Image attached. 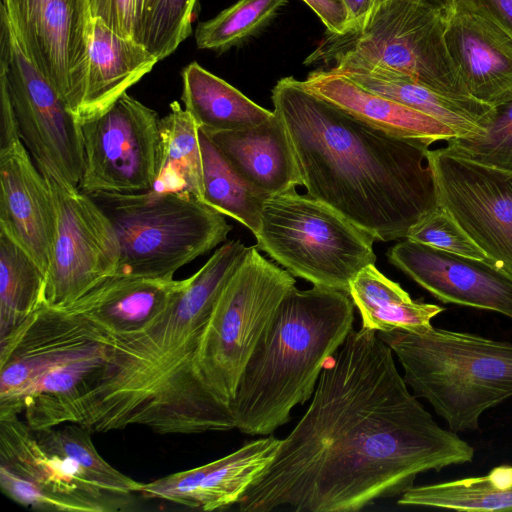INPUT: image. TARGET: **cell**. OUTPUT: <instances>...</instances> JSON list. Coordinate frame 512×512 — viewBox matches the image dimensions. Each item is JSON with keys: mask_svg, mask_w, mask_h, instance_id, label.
Listing matches in <instances>:
<instances>
[{"mask_svg": "<svg viewBox=\"0 0 512 512\" xmlns=\"http://www.w3.org/2000/svg\"><path fill=\"white\" fill-rule=\"evenodd\" d=\"M157 62L141 42L119 35L100 18H91L88 70L77 121L81 124L104 113Z\"/></svg>", "mask_w": 512, "mask_h": 512, "instance_id": "cell-22", "label": "cell"}, {"mask_svg": "<svg viewBox=\"0 0 512 512\" xmlns=\"http://www.w3.org/2000/svg\"><path fill=\"white\" fill-rule=\"evenodd\" d=\"M448 51L468 94L493 106L512 99V37L482 15L454 4L447 12Z\"/></svg>", "mask_w": 512, "mask_h": 512, "instance_id": "cell-20", "label": "cell"}, {"mask_svg": "<svg viewBox=\"0 0 512 512\" xmlns=\"http://www.w3.org/2000/svg\"><path fill=\"white\" fill-rule=\"evenodd\" d=\"M302 84L312 94L392 135L421 140L428 145L457 136L443 122L370 92L330 70H314Z\"/></svg>", "mask_w": 512, "mask_h": 512, "instance_id": "cell-24", "label": "cell"}, {"mask_svg": "<svg viewBox=\"0 0 512 512\" xmlns=\"http://www.w3.org/2000/svg\"><path fill=\"white\" fill-rule=\"evenodd\" d=\"M0 82L10 95L22 142L36 162L79 187L84 168L81 124L28 56L0 7Z\"/></svg>", "mask_w": 512, "mask_h": 512, "instance_id": "cell-10", "label": "cell"}, {"mask_svg": "<svg viewBox=\"0 0 512 512\" xmlns=\"http://www.w3.org/2000/svg\"><path fill=\"white\" fill-rule=\"evenodd\" d=\"M358 309L361 328L378 332L418 331L444 308L414 301L401 286L384 276L375 264L363 268L349 284L348 291Z\"/></svg>", "mask_w": 512, "mask_h": 512, "instance_id": "cell-27", "label": "cell"}, {"mask_svg": "<svg viewBox=\"0 0 512 512\" xmlns=\"http://www.w3.org/2000/svg\"><path fill=\"white\" fill-rule=\"evenodd\" d=\"M255 238L256 247L293 276L346 293L350 281L376 261L370 234L296 190L265 201Z\"/></svg>", "mask_w": 512, "mask_h": 512, "instance_id": "cell-9", "label": "cell"}, {"mask_svg": "<svg viewBox=\"0 0 512 512\" xmlns=\"http://www.w3.org/2000/svg\"><path fill=\"white\" fill-rule=\"evenodd\" d=\"M474 454L410 392L377 332L352 329L239 510L356 512L402 495L419 474L469 463Z\"/></svg>", "mask_w": 512, "mask_h": 512, "instance_id": "cell-1", "label": "cell"}, {"mask_svg": "<svg viewBox=\"0 0 512 512\" xmlns=\"http://www.w3.org/2000/svg\"><path fill=\"white\" fill-rule=\"evenodd\" d=\"M187 280L115 274L61 309L107 334L136 333L159 319Z\"/></svg>", "mask_w": 512, "mask_h": 512, "instance_id": "cell-21", "label": "cell"}, {"mask_svg": "<svg viewBox=\"0 0 512 512\" xmlns=\"http://www.w3.org/2000/svg\"><path fill=\"white\" fill-rule=\"evenodd\" d=\"M90 196L115 228L118 275L174 279L182 266L224 242L232 228L223 214L189 194L150 190Z\"/></svg>", "mask_w": 512, "mask_h": 512, "instance_id": "cell-6", "label": "cell"}, {"mask_svg": "<svg viewBox=\"0 0 512 512\" xmlns=\"http://www.w3.org/2000/svg\"><path fill=\"white\" fill-rule=\"evenodd\" d=\"M280 439L267 435L202 466L143 483L140 494L202 511L238 504L273 460Z\"/></svg>", "mask_w": 512, "mask_h": 512, "instance_id": "cell-19", "label": "cell"}, {"mask_svg": "<svg viewBox=\"0 0 512 512\" xmlns=\"http://www.w3.org/2000/svg\"><path fill=\"white\" fill-rule=\"evenodd\" d=\"M285 4L286 0H238L214 18L198 24L197 47L226 51L266 26Z\"/></svg>", "mask_w": 512, "mask_h": 512, "instance_id": "cell-33", "label": "cell"}, {"mask_svg": "<svg viewBox=\"0 0 512 512\" xmlns=\"http://www.w3.org/2000/svg\"><path fill=\"white\" fill-rule=\"evenodd\" d=\"M382 1L383 0H343L350 20L349 30L364 27Z\"/></svg>", "mask_w": 512, "mask_h": 512, "instance_id": "cell-41", "label": "cell"}, {"mask_svg": "<svg viewBox=\"0 0 512 512\" xmlns=\"http://www.w3.org/2000/svg\"><path fill=\"white\" fill-rule=\"evenodd\" d=\"M454 4L482 15L512 37V0H454Z\"/></svg>", "mask_w": 512, "mask_h": 512, "instance_id": "cell-38", "label": "cell"}, {"mask_svg": "<svg viewBox=\"0 0 512 512\" xmlns=\"http://www.w3.org/2000/svg\"><path fill=\"white\" fill-rule=\"evenodd\" d=\"M362 88L429 115L457 136H475L490 105L474 98H453L438 93L400 72L369 64H338L329 68Z\"/></svg>", "mask_w": 512, "mask_h": 512, "instance_id": "cell-25", "label": "cell"}, {"mask_svg": "<svg viewBox=\"0 0 512 512\" xmlns=\"http://www.w3.org/2000/svg\"><path fill=\"white\" fill-rule=\"evenodd\" d=\"M198 0H155L140 42L159 60L191 34Z\"/></svg>", "mask_w": 512, "mask_h": 512, "instance_id": "cell-35", "label": "cell"}, {"mask_svg": "<svg viewBox=\"0 0 512 512\" xmlns=\"http://www.w3.org/2000/svg\"><path fill=\"white\" fill-rule=\"evenodd\" d=\"M1 7L77 121L88 70V0H1Z\"/></svg>", "mask_w": 512, "mask_h": 512, "instance_id": "cell-14", "label": "cell"}, {"mask_svg": "<svg viewBox=\"0 0 512 512\" xmlns=\"http://www.w3.org/2000/svg\"><path fill=\"white\" fill-rule=\"evenodd\" d=\"M0 467L24 478L43 495L48 512H112L128 508L132 497L81 481L60 456L39 444L18 415L0 417Z\"/></svg>", "mask_w": 512, "mask_h": 512, "instance_id": "cell-17", "label": "cell"}, {"mask_svg": "<svg viewBox=\"0 0 512 512\" xmlns=\"http://www.w3.org/2000/svg\"><path fill=\"white\" fill-rule=\"evenodd\" d=\"M22 140L0 150V232L19 245L45 276L56 220L50 188Z\"/></svg>", "mask_w": 512, "mask_h": 512, "instance_id": "cell-18", "label": "cell"}, {"mask_svg": "<svg viewBox=\"0 0 512 512\" xmlns=\"http://www.w3.org/2000/svg\"><path fill=\"white\" fill-rule=\"evenodd\" d=\"M444 10L446 13L453 7L454 0H420Z\"/></svg>", "mask_w": 512, "mask_h": 512, "instance_id": "cell-43", "label": "cell"}, {"mask_svg": "<svg viewBox=\"0 0 512 512\" xmlns=\"http://www.w3.org/2000/svg\"><path fill=\"white\" fill-rule=\"evenodd\" d=\"M387 257L439 301L497 312L512 320V277L490 261L407 238L392 246Z\"/></svg>", "mask_w": 512, "mask_h": 512, "instance_id": "cell-16", "label": "cell"}, {"mask_svg": "<svg viewBox=\"0 0 512 512\" xmlns=\"http://www.w3.org/2000/svg\"><path fill=\"white\" fill-rule=\"evenodd\" d=\"M181 76L184 109L205 133L246 129L273 114L197 62L188 64Z\"/></svg>", "mask_w": 512, "mask_h": 512, "instance_id": "cell-26", "label": "cell"}, {"mask_svg": "<svg viewBox=\"0 0 512 512\" xmlns=\"http://www.w3.org/2000/svg\"><path fill=\"white\" fill-rule=\"evenodd\" d=\"M155 0H136V40L140 36L149 18ZM140 42V41H139Z\"/></svg>", "mask_w": 512, "mask_h": 512, "instance_id": "cell-42", "label": "cell"}, {"mask_svg": "<svg viewBox=\"0 0 512 512\" xmlns=\"http://www.w3.org/2000/svg\"><path fill=\"white\" fill-rule=\"evenodd\" d=\"M160 118L123 94L108 110L81 123L84 168L79 189L88 194H134L153 189L158 176Z\"/></svg>", "mask_w": 512, "mask_h": 512, "instance_id": "cell-12", "label": "cell"}, {"mask_svg": "<svg viewBox=\"0 0 512 512\" xmlns=\"http://www.w3.org/2000/svg\"><path fill=\"white\" fill-rule=\"evenodd\" d=\"M482 131L449 139L446 149L481 165L512 173V99L491 107L480 122Z\"/></svg>", "mask_w": 512, "mask_h": 512, "instance_id": "cell-34", "label": "cell"}, {"mask_svg": "<svg viewBox=\"0 0 512 512\" xmlns=\"http://www.w3.org/2000/svg\"><path fill=\"white\" fill-rule=\"evenodd\" d=\"M447 13L420 0H383L367 24L342 35L328 33L304 61L369 64L405 74L453 98H472L452 61L445 31Z\"/></svg>", "mask_w": 512, "mask_h": 512, "instance_id": "cell-7", "label": "cell"}, {"mask_svg": "<svg viewBox=\"0 0 512 512\" xmlns=\"http://www.w3.org/2000/svg\"><path fill=\"white\" fill-rule=\"evenodd\" d=\"M320 18L328 33L345 34L350 20L343 0H303Z\"/></svg>", "mask_w": 512, "mask_h": 512, "instance_id": "cell-39", "label": "cell"}, {"mask_svg": "<svg viewBox=\"0 0 512 512\" xmlns=\"http://www.w3.org/2000/svg\"><path fill=\"white\" fill-rule=\"evenodd\" d=\"M34 433L46 451L65 458L86 483L121 496L132 497L140 493L142 483L108 463L96 449L91 431L86 427L65 423L34 430Z\"/></svg>", "mask_w": 512, "mask_h": 512, "instance_id": "cell-31", "label": "cell"}, {"mask_svg": "<svg viewBox=\"0 0 512 512\" xmlns=\"http://www.w3.org/2000/svg\"><path fill=\"white\" fill-rule=\"evenodd\" d=\"M45 281L34 260L0 232V341L44 305Z\"/></svg>", "mask_w": 512, "mask_h": 512, "instance_id": "cell-32", "label": "cell"}, {"mask_svg": "<svg viewBox=\"0 0 512 512\" xmlns=\"http://www.w3.org/2000/svg\"><path fill=\"white\" fill-rule=\"evenodd\" d=\"M307 195L375 241L406 238L438 205L427 143L392 135L309 92L294 77L272 89Z\"/></svg>", "mask_w": 512, "mask_h": 512, "instance_id": "cell-3", "label": "cell"}, {"mask_svg": "<svg viewBox=\"0 0 512 512\" xmlns=\"http://www.w3.org/2000/svg\"><path fill=\"white\" fill-rule=\"evenodd\" d=\"M438 202L484 251L488 261L512 277V173L454 154L428 150Z\"/></svg>", "mask_w": 512, "mask_h": 512, "instance_id": "cell-13", "label": "cell"}, {"mask_svg": "<svg viewBox=\"0 0 512 512\" xmlns=\"http://www.w3.org/2000/svg\"><path fill=\"white\" fill-rule=\"evenodd\" d=\"M398 499L403 506L465 512L512 511V465L494 467L488 474L413 486Z\"/></svg>", "mask_w": 512, "mask_h": 512, "instance_id": "cell-29", "label": "cell"}, {"mask_svg": "<svg viewBox=\"0 0 512 512\" xmlns=\"http://www.w3.org/2000/svg\"><path fill=\"white\" fill-rule=\"evenodd\" d=\"M102 347L85 320L42 305L0 341V417L22 413L24 399L42 378Z\"/></svg>", "mask_w": 512, "mask_h": 512, "instance_id": "cell-15", "label": "cell"}, {"mask_svg": "<svg viewBox=\"0 0 512 512\" xmlns=\"http://www.w3.org/2000/svg\"><path fill=\"white\" fill-rule=\"evenodd\" d=\"M406 238L453 254L488 261L484 251L440 204L416 223Z\"/></svg>", "mask_w": 512, "mask_h": 512, "instance_id": "cell-36", "label": "cell"}, {"mask_svg": "<svg viewBox=\"0 0 512 512\" xmlns=\"http://www.w3.org/2000/svg\"><path fill=\"white\" fill-rule=\"evenodd\" d=\"M158 176L153 191L177 192L202 201L203 169L199 127L179 102L160 118ZM203 202V201H202Z\"/></svg>", "mask_w": 512, "mask_h": 512, "instance_id": "cell-28", "label": "cell"}, {"mask_svg": "<svg viewBox=\"0 0 512 512\" xmlns=\"http://www.w3.org/2000/svg\"><path fill=\"white\" fill-rule=\"evenodd\" d=\"M295 283L256 246L248 247L215 303L196 354L197 377L221 406L231 410L251 356Z\"/></svg>", "mask_w": 512, "mask_h": 512, "instance_id": "cell-8", "label": "cell"}, {"mask_svg": "<svg viewBox=\"0 0 512 512\" xmlns=\"http://www.w3.org/2000/svg\"><path fill=\"white\" fill-rule=\"evenodd\" d=\"M0 150L21 140L13 104L6 86L0 82Z\"/></svg>", "mask_w": 512, "mask_h": 512, "instance_id": "cell-40", "label": "cell"}, {"mask_svg": "<svg viewBox=\"0 0 512 512\" xmlns=\"http://www.w3.org/2000/svg\"><path fill=\"white\" fill-rule=\"evenodd\" d=\"M91 18H100L114 32L136 40V0H88Z\"/></svg>", "mask_w": 512, "mask_h": 512, "instance_id": "cell-37", "label": "cell"}, {"mask_svg": "<svg viewBox=\"0 0 512 512\" xmlns=\"http://www.w3.org/2000/svg\"><path fill=\"white\" fill-rule=\"evenodd\" d=\"M34 162L50 188L56 220L44 305L63 308L116 273L120 245L111 220L90 195Z\"/></svg>", "mask_w": 512, "mask_h": 512, "instance_id": "cell-11", "label": "cell"}, {"mask_svg": "<svg viewBox=\"0 0 512 512\" xmlns=\"http://www.w3.org/2000/svg\"><path fill=\"white\" fill-rule=\"evenodd\" d=\"M377 334L412 393L453 432L477 430L486 410L512 397V343L432 325Z\"/></svg>", "mask_w": 512, "mask_h": 512, "instance_id": "cell-5", "label": "cell"}, {"mask_svg": "<svg viewBox=\"0 0 512 512\" xmlns=\"http://www.w3.org/2000/svg\"><path fill=\"white\" fill-rule=\"evenodd\" d=\"M247 251L239 240L218 248L142 331L111 335L92 325L103 345L102 360L48 415L44 428L77 423L91 432H109L144 426L160 434L236 428L232 411L202 387L195 360L215 303Z\"/></svg>", "mask_w": 512, "mask_h": 512, "instance_id": "cell-2", "label": "cell"}, {"mask_svg": "<svg viewBox=\"0 0 512 512\" xmlns=\"http://www.w3.org/2000/svg\"><path fill=\"white\" fill-rule=\"evenodd\" d=\"M354 308L350 295L336 289L288 292L242 374L231 405L236 429L267 436L289 422L353 329Z\"/></svg>", "mask_w": 512, "mask_h": 512, "instance_id": "cell-4", "label": "cell"}, {"mask_svg": "<svg viewBox=\"0 0 512 512\" xmlns=\"http://www.w3.org/2000/svg\"><path fill=\"white\" fill-rule=\"evenodd\" d=\"M206 134L248 182L270 197L303 185L288 131L275 111L259 125Z\"/></svg>", "mask_w": 512, "mask_h": 512, "instance_id": "cell-23", "label": "cell"}, {"mask_svg": "<svg viewBox=\"0 0 512 512\" xmlns=\"http://www.w3.org/2000/svg\"><path fill=\"white\" fill-rule=\"evenodd\" d=\"M202 154V201L244 226L255 236L260 229L265 201L270 197L248 182L199 129Z\"/></svg>", "mask_w": 512, "mask_h": 512, "instance_id": "cell-30", "label": "cell"}]
</instances>
